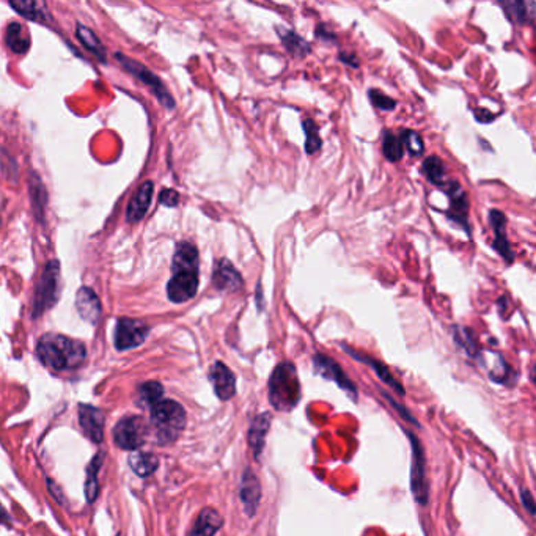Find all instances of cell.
Returning a JSON list of instances; mask_svg holds the SVG:
<instances>
[{
  "mask_svg": "<svg viewBox=\"0 0 536 536\" xmlns=\"http://www.w3.org/2000/svg\"><path fill=\"white\" fill-rule=\"evenodd\" d=\"M199 250L190 243H179L172 261V278L167 296L173 304L188 302L199 291Z\"/></svg>",
  "mask_w": 536,
  "mask_h": 536,
  "instance_id": "cell-1",
  "label": "cell"
},
{
  "mask_svg": "<svg viewBox=\"0 0 536 536\" xmlns=\"http://www.w3.org/2000/svg\"><path fill=\"white\" fill-rule=\"evenodd\" d=\"M36 354L49 368L62 371L80 366L87 357V349L82 342L58 333H46L38 342Z\"/></svg>",
  "mask_w": 536,
  "mask_h": 536,
  "instance_id": "cell-2",
  "label": "cell"
},
{
  "mask_svg": "<svg viewBox=\"0 0 536 536\" xmlns=\"http://www.w3.org/2000/svg\"><path fill=\"white\" fill-rule=\"evenodd\" d=\"M186 426V411L173 399H161L151 407V429L161 445L172 444Z\"/></svg>",
  "mask_w": 536,
  "mask_h": 536,
  "instance_id": "cell-3",
  "label": "cell"
},
{
  "mask_svg": "<svg viewBox=\"0 0 536 536\" xmlns=\"http://www.w3.org/2000/svg\"><path fill=\"white\" fill-rule=\"evenodd\" d=\"M300 398L298 371L293 364L283 362L276 366L269 379V403L277 411H291Z\"/></svg>",
  "mask_w": 536,
  "mask_h": 536,
  "instance_id": "cell-4",
  "label": "cell"
},
{
  "mask_svg": "<svg viewBox=\"0 0 536 536\" xmlns=\"http://www.w3.org/2000/svg\"><path fill=\"white\" fill-rule=\"evenodd\" d=\"M60 287H62V278H60L58 261H49L40 277V282H38L36 285L34 299V318L41 316L46 310L57 304L60 296Z\"/></svg>",
  "mask_w": 536,
  "mask_h": 536,
  "instance_id": "cell-5",
  "label": "cell"
},
{
  "mask_svg": "<svg viewBox=\"0 0 536 536\" xmlns=\"http://www.w3.org/2000/svg\"><path fill=\"white\" fill-rule=\"evenodd\" d=\"M117 60L126 71H129V73L133 74L135 79H139L142 84H145L153 93H155V96L157 98V100H159V102L162 104L164 107H167V109L175 107L173 96L170 95V93H168L167 87L164 85V82L157 78L155 73H151V71L146 68L145 65L135 62V60L126 57V56H123V54H117Z\"/></svg>",
  "mask_w": 536,
  "mask_h": 536,
  "instance_id": "cell-6",
  "label": "cell"
},
{
  "mask_svg": "<svg viewBox=\"0 0 536 536\" xmlns=\"http://www.w3.org/2000/svg\"><path fill=\"white\" fill-rule=\"evenodd\" d=\"M409 440L412 442V466H411V491L415 497V502L420 505H428L429 486L426 478V462L425 450L420 440L411 431H406Z\"/></svg>",
  "mask_w": 536,
  "mask_h": 536,
  "instance_id": "cell-7",
  "label": "cell"
},
{
  "mask_svg": "<svg viewBox=\"0 0 536 536\" xmlns=\"http://www.w3.org/2000/svg\"><path fill=\"white\" fill-rule=\"evenodd\" d=\"M148 434V426L144 418L137 415H129L120 420L113 428V440L123 450H137L144 445Z\"/></svg>",
  "mask_w": 536,
  "mask_h": 536,
  "instance_id": "cell-8",
  "label": "cell"
},
{
  "mask_svg": "<svg viewBox=\"0 0 536 536\" xmlns=\"http://www.w3.org/2000/svg\"><path fill=\"white\" fill-rule=\"evenodd\" d=\"M148 333L150 327L144 321L122 318L117 322V329H115V346L118 351L137 348L146 340Z\"/></svg>",
  "mask_w": 536,
  "mask_h": 536,
  "instance_id": "cell-9",
  "label": "cell"
},
{
  "mask_svg": "<svg viewBox=\"0 0 536 536\" xmlns=\"http://www.w3.org/2000/svg\"><path fill=\"white\" fill-rule=\"evenodd\" d=\"M442 188H444V192L450 197V210L447 211V217L450 219L453 223H456L458 227H461L466 230L467 233H470L467 222V195L462 190L461 184L455 181V179H451V181H447Z\"/></svg>",
  "mask_w": 536,
  "mask_h": 536,
  "instance_id": "cell-10",
  "label": "cell"
},
{
  "mask_svg": "<svg viewBox=\"0 0 536 536\" xmlns=\"http://www.w3.org/2000/svg\"><path fill=\"white\" fill-rule=\"evenodd\" d=\"M239 499L244 506V513L247 514L249 517H254L261 502V484L258 477H256L252 469H245V472L243 473L239 488Z\"/></svg>",
  "mask_w": 536,
  "mask_h": 536,
  "instance_id": "cell-11",
  "label": "cell"
},
{
  "mask_svg": "<svg viewBox=\"0 0 536 536\" xmlns=\"http://www.w3.org/2000/svg\"><path fill=\"white\" fill-rule=\"evenodd\" d=\"M313 366L316 370V373H320L322 377L326 379H331L335 382V384L340 386L343 390H346L351 393L353 397L357 395V390H355V386L351 382V379L343 373L342 366L338 365L335 360H332L331 357L322 354H315L313 355Z\"/></svg>",
  "mask_w": 536,
  "mask_h": 536,
  "instance_id": "cell-12",
  "label": "cell"
},
{
  "mask_svg": "<svg viewBox=\"0 0 536 536\" xmlns=\"http://www.w3.org/2000/svg\"><path fill=\"white\" fill-rule=\"evenodd\" d=\"M212 283H214L216 289L222 293L239 291L244 285L241 272L227 258L217 261L214 274H212Z\"/></svg>",
  "mask_w": 536,
  "mask_h": 536,
  "instance_id": "cell-13",
  "label": "cell"
},
{
  "mask_svg": "<svg viewBox=\"0 0 536 536\" xmlns=\"http://www.w3.org/2000/svg\"><path fill=\"white\" fill-rule=\"evenodd\" d=\"M210 379L214 386V392L222 401H228L236 395V377L225 364L216 362L210 371Z\"/></svg>",
  "mask_w": 536,
  "mask_h": 536,
  "instance_id": "cell-14",
  "label": "cell"
},
{
  "mask_svg": "<svg viewBox=\"0 0 536 536\" xmlns=\"http://www.w3.org/2000/svg\"><path fill=\"white\" fill-rule=\"evenodd\" d=\"M104 412L101 409L89 404H80L79 407V422L84 433L90 437L93 442L100 444L104 437Z\"/></svg>",
  "mask_w": 536,
  "mask_h": 536,
  "instance_id": "cell-15",
  "label": "cell"
},
{
  "mask_svg": "<svg viewBox=\"0 0 536 536\" xmlns=\"http://www.w3.org/2000/svg\"><path fill=\"white\" fill-rule=\"evenodd\" d=\"M153 192H155V184L151 181H145L135 190V194L129 201L128 210H126V219H128L129 223H137L145 217L150 210Z\"/></svg>",
  "mask_w": 536,
  "mask_h": 536,
  "instance_id": "cell-16",
  "label": "cell"
},
{
  "mask_svg": "<svg viewBox=\"0 0 536 536\" xmlns=\"http://www.w3.org/2000/svg\"><path fill=\"white\" fill-rule=\"evenodd\" d=\"M489 222L492 225V230H494V243H492V247L499 254L503 260H505L508 265H511L514 261V254L511 249V244L508 243L506 239V233H505V225H506V217L502 211L492 210L489 212Z\"/></svg>",
  "mask_w": 536,
  "mask_h": 536,
  "instance_id": "cell-17",
  "label": "cell"
},
{
  "mask_svg": "<svg viewBox=\"0 0 536 536\" xmlns=\"http://www.w3.org/2000/svg\"><path fill=\"white\" fill-rule=\"evenodd\" d=\"M271 420L272 417L269 412H263L252 420L249 433H247V442L255 459H260L263 448H265L266 437L271 428Z\"/></svg>",
  "mask_w": 536,
  "mask_h": 536,
  "instance_id": "cell-18",
  "label": "cell"
},
{
  "mask_svg": "<svg viewBox=\"0 0 536 536\" xmlns=\"http://www.w3.org/2000/svg\"><path fill=\"white\" fill-rule=\"evenodd\" d=\"M76 309H78L82 320L91 324H96L101 318V302L95 291L90 288H80L76 294Z\"/></svg>",
  "mask_w": 536,
  "mask_h": 536,
  "instance_id": "cell-19",
  "label": "cell"
},
{
  "mask_svg": "<svg viewBox=\"0 0 536 536\" xmlns=\"http://www.w3.org/2000/svg\"><path fill=\"white\" fill-rule=\"evenodd\" d=\"M223 519L214 508H203L188 536H214L221 530Z\"/></svg>",
  "mask_w": 536,
  "mask_h": 536,
  "instance_id": "cell-20",
  "label": "cell"
},
{
  "mask_svg": "<svg viewBox=\"0 0 536 536\" xmlns=\"http://www.w3.org/2000/svg\"><path fill=\"white\" fill-rule=\"evenodd\" d=\"M343 349H344V351H346L349 355H353V357H354L355 360H359V362H364V364H366L368 366H371V368L375 370V373L377 375V377H379V379H381L382 382H384V384H387L388 387H392L393 390H395L397 393H399V395H404V388H403V386L399 384V382L395 379V377H393V375L390 373V370H388L386 365H382L381 362H377V360H375V359L366 357V355L360 354V353H357V351H354V349H351L349 346H346V344H343Z\"/></svg>",
  "mask_w": 536,
  "mask_h": 536,
  "instance_id": "cell-21",
  "label": "cell"
},
{
  "mask_svg": "<svg viewBox=\"0 0 536 536\" xmlns=\"http://www.w3.org/2000/svg\"><path fill=\"white\" fill-rule=\"evenodd\" d=\"M508 19L519 25L532 24L535 19V2H500Z\"/></svg>",
  "mask_w": 536,
  "mask_h": 536,
  "instance_id": "cell-22",
  "label": "cell"
},
{
  "mask_svg": "<svg viewBox=\"0 0 536 536\" xmlns=\"http://www.w3.org/2000/svg\"><path fill=\"white\" fill-rule=\"evenodd\" d=\"M10 7L16 10L19 14H23L24 18L35 21V23H49V18L46 3L43 2H34V0H23V2H10Z\"/></svg>",
  "mask_w": 536,
  "mask_h": 536,
  "instance_id": "cell-23",
  "label": "cell"
},
{
  "mask_svg": "<svg viewBox=\"0 0 536 536\" xmlns=\"http://www.w3.org/2000/svg\"><path fill=\"white\" fill-rule=\"evenodd\" d=\"M129 467L133 469L139 477L145 478L156 472V469L159 467V459L153 455V453L135 451L129 456Z\"/></svg>",
  "mask_w": 536,
  "mask_h": 536,
  "instance_id": "cell-24",
  "label": "cell"
},
{
  "mask_svg": "<svg viewBox=\"0 0 536 536\" xmlns=\"http://www.w3.org/2000/svg\"><path fill=\"white\" fill-rule=\"evenodd\" d=\"M5 41L8 47L16 54H25L30 47L29 34L24 30V27L19 23H12L7 27V34H5Z\"/></svg>",
  "mask_w": 536,
  "mask_h": 536,
  "instance_id": "cell-25",
  "label": "cell"
},
{
  "mask_svg": "<svg viewBox=\"0 0 536 536\" xmlns=\"http://www.w3.org/2000/svg\"><path fill=\"white\" fill-rule=\"evenodd\" d=\"M76 35H78L79 41L89 49L93 56L98 57V60H101V62H106V47H104V45L100 41V38L95 35V32L90 30L89 27L78 24L76 25Z\"/></svg>",
  "mask_w": 536,
  "mask_h": 536,
  "instance_id": "cell-26",
  "label": "cell"
},
{
  "mask_svg": "<svg viewBox=\"0 0 536 536\" xmlns=\"http://www.w3.org/2000/svg\"><path fill=\"white\" fill-rule=\"evenodd\" d=\"M422 172L425 173L426 179L434 186H444L447 183V167L444 161L437 156H429L423 161Z\"/></svg>",
  "mask_w": 536,
  "mask_h": 536,
  "instance_id": "cell-27",
  "label": "cell"
},
{
  "mask_svg": "<svg viewBox=\"0 0 536 536\" xmlns=\"http://www.w3.org/2000/svg\"><path fill=\"white\" fill-rule=\"evenodd\" d=\"M278 34H280L283 46L288 49L289 54L296 57H305L311 52V47L307 41L304 40L302 36H299L296 32L293 30H283V29H277Z\"/></svg>",
  "mask_w": 536,
  "mask_h": 536,
  "instance_id": "cell-28",
  "label": "cell"
},
{
  "mask_svg": "<svg viewBox=\"0 0 536 536\" xmlns=\"http://www.w3.org/2000/svg\"><path fill=\"white\" fill-rule=\"evenodd\" d=\"M102 453H98L95 459L90 462L89 469H87V481H85V495L87 502H95L100 492V484H98V472L102 466Z\"/></svg>",
  "mask_w": 536,
  "mask_h": 536,
  "instance_id": "cell-29",
  "label": "cell"
},
{
  "mask_svg": "<svg viewBox=\"0 0 536 536\" xmlns=\"http://www.w3.org/2000/svg\"><path fill=\"white\" fill-rule=\"evenodd\" d=\"M162 395H164V387L159 384V382L150 381L139 387V403L144 404V406L153 407L155 404L161 401Z\"/></svg>",
  "mask_w": 536,
  "mask_h": 536,
  "instance_id": "cell-30",
  "label": "cell"
},
{
  "mask_svg": "<svg viewBox=\"0 0 536 536\" xmlns=\"http://www.w3.org/2000/svg\"><path fill=\"white\" fill-rule=\"evenodd\" d=\"M382 153H384V157L388 162H398L403 159L404 156V148L399 137H397L395 134L387 131L384 134V140H382Z\"/></svg>",
  "mask_w": 536,
  "mask_h": 536,
  "instance_id": "cell-31",
  "label": "cell"
},
{
  "mask_svg": "<svg viewBox=\"0 0 536 536\" xmlns=\"http://www.w3.org/2000/svg\"><path fill=\"white\" fill-rule=\"evenodd\" d=\"M399 140H401L404 151H407L411 156L418 157L423 155L425 142L418 133H415V131L411 129H404L401 135H399Z\"/></svg>",
  "mask_w": 536,
  "mask_h": 536,
  "instance_id": "cell-32",
  "label": "cell"
},
{
  "mask_svg": "<svg viewBox=\"0 0 536 536\" xmlns=\"http://www.w3.org/2000/svg\"><path fill=\"white\" fill-rule=\"evenodd\" d=\"M302 128L305 133V151H307V155H315V153H318L322 146L318 126H316L313 120L307 118L304 120Z\"/></svg>",
  "mask_w": 536,
  "mask_h": 536,
  "instance_id": "cell-33",
  "label": "cell"
},
{
  "mask_svg": "<svg viewBox=\"0 0 536 536\" xmlns=\"http://www.w3.org/2000/svg\"><path fill=\"white\" fill-rule=\"evenodd\" d=\"M30 195L36 211V217L43 219V214H45V205H46V190H45V186H43L41 178L38 177L36 173L32 175L30 178Z\"/></svg>",
  "mask_w": 536,
  "mask_h": 536,
  "instance_id": "cell-34",
  "label": "cell"
},
{
  "mask_svg": "<svg viewBox=\"0 0 536 536\" xmlns=\"http://www.w3.org/2000/svg\"><path fill=\"white\" fill-rule=\"evenodd\" d=\"M368 98H370L371 104H373L376 109H379V111L388 112V111H393V109L397 107V101L395 100H392L390 96L386 95V93H382V91L376 90V89L368 91Z\"/></svg>",
  "mask_w": 536,
  "mask_h": 536,
  "instance_id": "cell-35",
  "label": "cell"
},
{
  "mask_svg": "<svg viewBox=\"0 0 536 536\" xmlns=\"http://www.w3.org/2000/svg\"><path fill=\"white\" fill-rule=\"evenodd\" d=\"M161 205L173 208L179 203V194L175 189H164L159 195Z\"/></svg>",
  "mask_w": 536,
  "mask_h": 536,
  "instance_id": "cell-36",
  "label": "cell"
},
{
  "mask_svg": "<svg viewBox=\"0 0 536 536\" xmlns=\"http://www.w3.org/2000/svg\"><path fill=\"white\" fill-rule=\"evenodd\" d=\"M521 500H522V505L525 510H527L532 516H535V499L532 495V492H530L527 488H521Z\"/></svg>",
  "mask_w": 536,
  "mask_h": 536,
  "instance_id": "cell-37",
  "label": "cell"
},
{
  "mask_svg": "<svg viewBox=\"0 0 536 536\" xmlns=\"http://www.w3.org/2000/svg\"><path fill=\"white\" fill-rule=\"evenodd\" d=\"M316 36H318L320 40H324V41H331V43L337 41V35L327 29V25H324V24H320L318 27H316Z\"/></svg>",
  "mask_w": 536,
  "mask_h": 536,
  "instance_id": "cell-38",
  "label": "cell"
},
{
  "mask_svg": "<svg viewBox=\"0 0 536 536\" xmlns=\"http://www.w3.org/2000/svg\"><path fill=\"white\" fill-rule=\"evenodd\" d=\"M382 395H384V398H387V399H388V401H390V403L393 404V406H395V407H397V411H398L399 414H401V415H403V417H404V418H406V420H407V422H412V423H415V425H417V422H415V418L412 417V415H411V414H407L406 411H404V407H403V406H399V404H397L395 401H393V399H392L390 397H388V395H387V393H382Z\"/></svg>",
  "mask_w": 536,
  "mask_h": 536,
  "instance_id": "cell-39",
  "label": "cell"
},
{
  "mask_svg": "<svg viewBox=\"0 0 536 536\" xmlns=\"http://www.w3.org/2000/svg\"><path fill=\"white\" fill-rule=\"evenodd\" d=\"M340 60H342L343 63H346V65H349V67H353V68H359V65H360L359 58L355 57L354 54H344V52H342L340 54Z\"/></svg>",
  "mask_w": 536,
  "mask_h": 536,
  "instance_id": "cell-40",
  "label": "cell"
},
{
  "mask_svg": "<svg viewBox=\"0 0 536 536\" xmlns=\"http://www.w3.org/2000/svg\"><path fill=\"white\" fill-rule=\"evenodd\" d=\"M488 113H491L489 111H484V109H477V113H475V117H477V120H478V122H483V123H486V122H492V120H494L495 117H494V115H488Z\"/></svg>",
  "mask_w": 536,
  "mask_h": 536,
  "instance_id": "cell-41",
  "label": "cell"
},
{
  "mask_svg": "<svg viewBox=\"0 0 536 536\" xmlns=\"http://www.w3.org/2000/svg\"><path fill=\"white\" fill-rule=\"evenodd\" d=\"M8 519H10V517H8L7 511H5V510H3V506L0 505V522H7Z\"/></svg>",
  "mask_w": 536,
  "mask_h": 536,
  "instance_id": "cell-42",
  "label": "cell"
}]
</instances>
